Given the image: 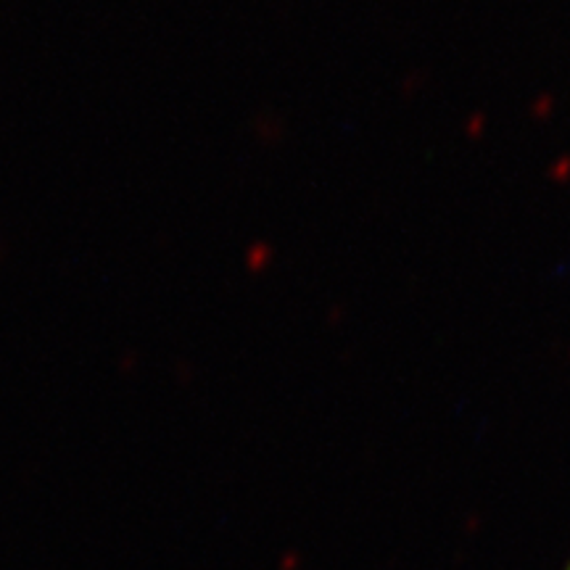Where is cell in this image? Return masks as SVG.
<instances>
[{
	"label": "cell",
	"mask_w": 570,
	"mask_h": 570,
	"mask_svg": "<svg viewBox=\"0 0 570 570\" xmlns=\"http://www.w3.org/2000/svg\"><path fill=\"white\" fill-rule=\"evenodd\" d=\"M562 570H570V560H568V562H566V568H562Z\"/></svg>",
	"instance_id": "6da1fadb"
}]
</instances>
